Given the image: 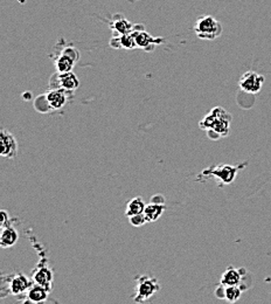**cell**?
<instances>
[{
	"label": "cell",
	"mask_w": 271,
	"mask_h": 304,
	"mask_svg": "<svg viewBox=\"0 0 271 304\" xmlns=\"http://www.w3.org/2000/svg\"><path fill=\"white\" fill-rule=\"evenodd\" d=\"M0 215H2V220H0V223H2V228L12 225V221H11V216H10L9 213H7L6 210H2V212H0Z\"/></svg>",
	"instance_id": "obj_23"
},
{
	"label": "cell",
	"mask_w": 271,
	"mask_h": 304,
	"mask_svg": "<svg viewBox=\"0 0 271 304\" xmlns=\"http://www.w3.org/2000/svg\"><path fill=\"white\" fill-rule=\"evenodd\" d=\"M79 58H80V53L78 49L68 46V47L64 48L54 60V66L56 71L57 73H67V71H71L76 62H78Z\"/></svg>",
	"instance_id": "obj_5"
},
{
	"label": "cell",
	"mask_w": 271,
	"mask_h": 304,
	"mask_svg": "<svg viewBox=\"0 0 271 304\" xmlns=\"http://www.w3.org/2000/svg\"><path fill=\"white\" fill-rule=\"evenodd\" d=\"M166 205L165 204H154L151 203L145 207L144 214L146 216L147 222H154L164 214V212L166 211Z\"/></svg>",
	"instance_id": "obj_17"
},
{
	"label": "cell",
	"mask_w": 271,
	"mask_h": 304,
	"mask_svg": "<svg viewBox=\"0 0 271 304\" xmlns=\"http://www.w3.org/2000/svg\"><path fill=\"white\" fill-rule=\"evenodd\" d=\"M206 134H207L208 138L212 139V140H219L221 138V137H222V136H221L219 134V132H216L215 130H213V129H209V130L206 131Z\"/></svg>",
	"instance_id": "obj_24"
},
{
	"label": "cell",
	"mask_w": 271,
	"mask_h": 304,
	"mask_svg": "<svg viewBox=\"0 0 271 304\" xmlns=\"http://www.w3.org/2000/svg\"><path fill=\"white\" fill-rule=\"evenodd\" d=\"M264 80L265 79L263 75L256 73V71L249 70L240 78L239 86L244 93L255 95L261 91L263 85H264Z\"/></svg>",
	"instance_id": "obj_6"
},
{
	"label": "cell",
	"mask_w": 271,
	"mask_h": 304,
	"mask_svg": "<svg viewBox=\"0 0 271 304\" xmlns=\"http://www.w3.org/2000/svg\"><path fill=\"white\" fill-rule=\"evenodd\" d=\"M137 286L136 292L133 296V301L137 303H142L150 299L160 290V284L156 277H151L147 275L137 276Z\"/></svg>",
	"instance_id": "obj_3"
},
{
	"label": "cell",
	"mask_w": 271,
	"mask_h": 304,
	"mask_svg": "<svg viewBox=\"0 0 271 304\" xmlns=\"http://www.w3.org/2000/svg\"><path fill=\"white\" fill-rule=\"evenodd\" d=\"M110 47L114 49H135L137 48L136 39L132 33L122 34V35H113L110 40Z\"/></svg>",
	"instance_id": "obj_14"
},
{
	"label": "cell",
	"mask_w": 271,
	"mask_h": 304,
	"mask_svg": "<svg viewBox=\"0 0 271 304\" xmlns=\"http://www.w3.org/2000/svg\"><path fill=\"white\" fill-rule=\"evenodd\" d=\"M145 207H146V205H145L143 198L140 197H136L132 198L131 200H129V203L127 205V211H125V214L129 218V216L135 215V214H140V213H144Z\"/></svg>",
	"instance_id": "obj_18"
},
{
	"label": "cell",
	"mask_w": 271,
	"mask_h": 304,
	"mask_svg": "<svg viewBox=\"0 0 271 304\" xmlns=\"http://www.w3.org/2000/svg\"><path fill=\"white\" fill-rule=\"evenodd\" d=\"M56 85L55 88H62L67 91H74L79 88L80 80L75 73L67 71V73H57L56 71Z\"/></svg>",
	"instance_id": "obj_11"
},
{
	"label": "cell",
	"mask_w": 271,
	"mask_h": 304,
	"mask_svg": "<svg viewBox=\"0 0 271 304\" xmlns=\"http://www.w3.org/2000/svg\"><path fill=\"white\" fill-rule=\"evenodd\" d=\"M248 163H243L241 165L234 166V165H227V164H221L217 166H209L207 169H205L198 176L197 181H204L208 180L211 178H217L223 185L231 184L235 180L238 172L240 170L244 169L247 166Z\"/></svg>",
	"instance_id": "obj_1"
},
{
	"label": "cell",
	"mask_w": 271,
	"mask_h": 304,
	"mask_svg": "<svg viewBox=\"0 0 271 304\" xmlns=\"http://www.w3.org/2000/svg\"><path fill=\"white\" fill-rule=\"evenodd\" d=\"M241 295L242 289L239 286H229L226 287V290H224V299L230 303L238 302L241 298Z\"/></svg>",
	"instance_id": "obj_19"
},
{
	"label": "cell",
	"mask_w": 271,
	"mask_h": 304,
	"mask_svg": "<svg viewBox=\"0 0 271 304\" xmlns=\"http://www.w3.org/2000/svg\"><path fill=\"white\" fill-rule=\"evenodd\" d=\"M32 280L34 283L40 284V286L48 289L49 291H52L54 273H53L52 269L45 263V261H41L40 263L36 264L35 269H34L32 273Z\"/></svg>",
	"instance_id": "obj_8"
},
{
	"label": "cell",
	"mask_w": 271,
	"mask_h": 304,
	"mask_svg": "<svg viewBox=\"0 0 271 304\" xmlns=\"http://www.w3.org/2000/svg\"><path fill=\"white\" fill-rule=\"evenodd\" d=\"M24 100H25V101L32 100V94H30V93H25V94H24Z\"/></svg>",
	"instance_id": "obj_27"
},
{
	"label": "cell",
	"mask_w": 271,
	"mask_h": 304,
	"mask_svg": "<svg viewBox=\"0 0 271 304\" xmlns=\"http://www.w3.org/2000/svg\"><path fill=\"white\" fill-rule=\"evenodd\" d=\"M224 290H226V287L223 284L220 283V286L215 289V296L220 299H224Z\"/></svg>",
	"instance_id": "obj_25"
},
{
	"label": "cell",
	"mask_w": 271,
	"mask_h": 304,
	"mask_svg": "<svg viewBox=\"0 0 271 304\" xmlns=\"http://www.w3.org/2000/svg\"><path fill=\"white\" fill-rule=\"evenodd\" d=\"M209 112H211L212 115L217 120H224V121H230V122L233 120L230 113H229L227 110L221 108V106H215V108H213Z\"/></svg>",
	"instance_id": "obj_21"
},
{
	"label": "cell",
	"mask_w": 271,
	"mask_h": 304,
	"mask_svg": "<svg viewBox=\"0 0 271 304\" xmlns=\"http://www.w3.org/2000/svg\"><path fill=\"white\" fill-rule=\"evenodd\" d=\"M129 221L132 226L142 227L147 222V220H146V216H145L144 213H140V214H135V215L129 216Z\"/></svg>",
	"instance_id": "obj_22"
},
{
	"label": "cell",
	"mask_w": 271,
	"mask_h": 304,
	"mask_svg": "<svg viewBox=\"0 0 271 304\" xmlns=\"http://www.w3.org/2000/svg\"><path fill=\"white\" fill-rule=\"evenodd\" d=\"M67 93L68 91L62 88L51 89L46 93V97H47V101L49 105H51L52 110H60L66 105L68 102Z\"/></svg>",
	"instance_id": "obj_13"
},
{
	"label": "cell",
	"mask_w": 271,
	"mask_h": 304,
	"mask_svg": "<svg viewBox=\"0 0 271 304\" xmlns=\"http://www.w3.org/2000/svg\"><path fill=\"white\" fill-rule=\"evenodd\" d=\"M34 108H35L36 111H39L41 113H46L52 111L51 105H49L47 97H46L45 95H40V96H37L35 98V101H34Z\"/></svg>",
	"instance_id": "obj_20"
},
{
	"label": "cell",
	"mask_w": 271,
	"mask_h": 304,
	"mask_svg": "<svg viewBox=\"0 0 271 304\" xmlns=\"http://www.w3.org/2000/svg\"><path fill=\"white\" fill-rule=\"evenodd\" d=\"M243 275V268L236 269L234 267H228L226 271L223 272L222 276H221L220 283L223 284L224 287L229 286H240L242 281Z\"/></svg>",
	"instance_id": "obj_15"
},
{
	"label": "cell",
	"mask_w": 271,
	"mask_h": 304,
	"mask_svg": "<svg viewBox=\"0 0 271 304\" xmlns=\"http://www.w3.org/2000/svg\"><path fill=\"white\" fill-rule=\"evenodd\" d=\"M131 33L136 39L137 48L143 49L145 52L154 51V48L157 47L158 45L164 44L166 41L164 37H154L150 35V33H147L146 30H145L143 25H133Z\"/></svg>",
	"instance_id": "obj_4"
},
{
	"label": "cell",
	"mask_w": 271,
	"mask_h": 304,
	"mask_svg": "<svg viewBox=\"0 0 271 304\" xmlns=\"http://www.w3.org/2000/svg\"><path fill=\"white\" fill-rule=\"evenodd\" d=\"M0 144H2V150H0L2 157L14 158L18 155L17 139L10 131H7L4 128L0 131Z\"/></svg>",
	"instance_id": "obj_9"
},
{
	"label": "cell",
	"mask_w": 271,
	"mask_h": 304,
	"mask_svg": "<svg viewBox=\"0 0 271 304\" xmlns=\"http://www.w3.org/2000/svg\"><path fill=\"white\" fill-rule=\"evenodd\" d=\"M109 24L110 29L112 30L113 35H122V34L131 33L133 25L130 22L123 14H113L110 20H106Z\"/></svg>",
	"instance_id": "obj_10"
},
{
	"label": "cell",
	"mask_w": 271,
	"mask_h": 304,
	"mask_svg": "<svg viewBox=\"0 0 271 304\" xmlns=\"http://www.w3.org/2000/svg\"><path fill=\"white\" fill-rule=\"evenodd\" d=\"M19 239V233L15 228L11 225L2 228V237H0V246L2 248H10L14 246Z\"/></svg>",
	"instance_id": "obj_16"
},
{
	"label": "cell",
	"mask_w": 271,
	"mask_h": 304,
	"mask_svg": "<svg viewBox=\"0 0 271 304\" xmlns=\"http://www.w3.org/2000/svg\"><path fill=\"white\" fill-rule=\"evenodd\" d=\"M194 32L202 40H215L223 32L222 24L212 15H204L194 24Z\"/></svg>",
	"instance_id": "obj_2"
},
{
	"label": "cell",
	"mask_w": 271,
	"mask_h": 304,
	"mask_svg": "<svg viewBox=\"0 0 271 304\" xmlns=\"http://www.w3.org/2000/svg\"><path fill=\"white\" fill-rule=\"evenodd\" d=\"M151 201H152V203H154V204H165V198H164L163 196H160V195H156V196L152 197Z\"/></svg>",
	"instance_id": "obj_26"
},
{
	"label": "cell",
	"mask_w": 271,
	"mask_h": 304,
	"mask_svg": "<svg viewBox=\"0 0 271 304\" xmlns=\"http://www.w3.org/2000/svg\"><path fill=\"white\" fill-rule=\"evenodd\" d=\"M7 280L10 287L11 295L20 296L26 294V291L28 290L32 286V281L28 279V276H26L25 274H12V275H4Z\"/></svg>",
	"instance_id": "obj_7"
},
{
	"label": "cell",
	"mask_w": 271,
	"mask_h": 304,
	"mask_svg": "<svg viewBox=\"0 0 271 304\" xmlns=\"http://www.w3.org/2000/svg\"><path fill=\"white\" fill-rule=\"evenodd\" d=\"M49 292L51 291H49L48 289L40 286V284L34 283L30 286L28 290L26 291V294H24L25 298L22 299V302L24 303H43L48 298Z\"/></svg>",
	"instance_id": "obj_12"
}]
</instances>
